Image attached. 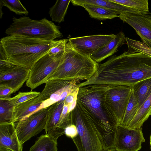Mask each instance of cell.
Masks as SVG:
<instances>
[{
	"label": "cell",
	"mask_w": 151,
	"mask_h": 151,
	"mask_svg": "<svg viewBox=\"0 0 151 151\" xmlns=\"http://www.w3.org/2000/svg\"><path fill=\"white\" fill-rule=\"evenodd\" d=\"M151 78V57L142 52H124L99 64L94 74L79 84V87L93 84L131 87Z\"/></svg>",
	"instance_id": "1"
},
{
	"label": "cell",
	"mask_w": 151,
	"mask_h": 151,
	"mask_svg": "<svg viewBox=\"0 0 151 151\" xmlns=\"http://www.w3.org/2000/svg\"><path fill=\"white\" fill-rule=\"evenodd\" d=\"M110 85H90L79 87L76 107L81 114L94 126L103 149L114 147L119 124L111 115L105 101Z\"/></svg>",
	"instance_id": "2"
},
{
	"label": "cell",
	"mask_w": 151,
	"mask_h": 151,
	"mask_svg": "<svg viewBox=\"0 0 151 151\" xmlns=\"http://www.w3.org/2000/svg\"><path fill=\"white\" fill-rule=\"evenodd\" d=\"M59 41V40H45L13 34L1 38L0 45L8 60L16 65L30 70L35 62Z\"/></svg>",
	"instance_id": "3"
},
{
	"label": "cell",
	"mask_w": 151,
	"mask_h": 151,
	"mask_svg": "<svg viewBox=\"0 0 151 151\" xmlns=\"http://www.w3.org/2000/svg\"><path fill=\"white\" fill-rule=\"evenodd\" d=\"M99 64L89 55L76 50L67 39L60 63L48 80L86 81L94 74Z\"/></svg>",
	"instance_id": "4"
},
{
	"label": "cell",
	"mask_w": 151,
	"mask_h": 151,
	"mask_svg": "<svg viewBox=\"0 0 151 151\" xmlns=\"http://www.w3.org/2000/svg\"><path fill=\"white\" fill-rule=\"evenodd\" d=\"M12 20L5 32L8 35L16 34L45 40H53L63 37L59 27L45 18L38 20L26 16L13 17Z\"/></svg>",
	"instance_id": "5"
},
{
	"label": "cell",
	"mask_w": 151,
	"mask_h": 151,
	"mask_svg": "<svg viewBox=\"0 0 151 151\" xmlns=\"http://www.w3.org/2000/svg\"><path fill=\"white\" fill-rule=\"evenodd\" d=\"M71 114L72 124L76 126L78 132L72 139L78 151H102V144L92 123L81 114L76 106Z\"/></svg>",
	"instance_id": "6"
},
{
	"label": "cell",
	"mask_w": 151,
	"mask_h": 151,
	"mask_svg": "<svg viewBox=\"0 0 151 151\" xmlns=\"http://www.w3.org/2000/svg\"><path fill=\"white\" fill-rule=\"evenodd\" d=\"M64 54L53 56L47 53L39 59L30 70L26 86L32 90L45 83L60 65Z\"/></svg>",
	"instance_id": "7"
},
{
	"label": "cell",
	"mask_w": 151,
	"mask_h": 151,
	"mask_svg": "<svg viewBox=\"0 0 151 151\" xmlns=\"http://www.w3.org/2000/svg\"><path fill=\"white\" fill-rule=\"evenodd\" d=\"M132 92L130 87L110 85L105 96V103L111 115L119 125L123 121Z\"/></svg>",
	"instance_id": "8"
},
{
	"label": "cell",
	"mask_w": 151,
	"mask_h": 151,
	"mask_svg": "<svg viewBox=\"0 0 151 151\" xmlns=\"http://www.w3.org/2000/svg\"><path fill=\"white\" fill-rule=\"evenodd\" d=\"M50 106L14 123L19 139L22 145L45 129Z\"/></svg>",
	"instance_id": "9"
},
{
	"label": "cell",
	"mask_w": 151,
	"mask_h": 151,
	"mask_svg": "<svg viewBox=\"0 0 151 151\" xmlns=\"http://www.w3.org/2000/svg\"><path fill=\"white\" fill-rule=\"evenodd\" d=\"M118 17L132 27L143 42L151 48V12H124L120 14Z\"/></svg>",
	"instance_id": "10"
},
{
	"label": "cell",
	"mask_w": 151,
	"mask_h": 151,
	"mask_svg": "<svg viewBox=\"0 0 151 151\" xmlns=\"http://www.w3.org/2000/svg\"><path fill=\"white\" fill-rule=\"evenodd\" d=\"M145 141L142 128L132 129L119 125L114 147L119 151H138Z\"/></svg>",
	"instance_id": "11"
},
{
	"label": "cell",
	"mask_w": 151,
	"mask_h": 151,
	"mask_svg": "<svg viewBox=\"0 0 151 151\" xmlns=\"http://www.w3.org/2000/svg\"><path fill=\"white\" fill-rule=\"evenodd\" d=\"M115 36L114 34L98 35L71 38L68 40L77 51L90 56L108 43Z\"/></svg>",
	"instance_id": "12"
},
{
	"label": "cell",
	"mask_w": 151,
	"mask_h": 151,
	"mask_svg": "<svg viewBox=\"0 0 151 151\" xmlns=\"http://www.w3.org/2000/svg\"><path fill=\"white\" fill-rule=\"evenodd\" d=\"M73 81L52 79L47 81L45 87L37 97L43 102L45 108L60 101L61 96L67 86Z\"/></svg>",
	"instance_id": "13"
},
{
	"label": "cell",
	"mask_w": 151,
	"mask_h": 151,
	"mask_svg": "<svg viewBox=\"0 0 151 151\" xmlns=\"http://www.w3.org/2000/svg\"><path fill=\"white\" fill-rule=\"evenodd\" d=\"M30 70L15 65L4 70H0V85L12 88L14 93L18 91L27 81Z\"/></svg>",
	"instance_id": "14"
},
{
	"label": "cell",
	"mask_w": 151,
	"mask_h": 151,
	"mask_svg": "<svg viewBox=\"0 0 151 151\" xmlns=\"http://www.w3.org/2000/svg\"><path fill=\"white\" fill-rule=\"evenodd\" d=\"M0 146L14 151H22L13 123L0 124Z\"/></svg>",
	"instance_id": "15"
},
{
	"label": "cell",
	"mask_w": 151,
	"mask_h": 151,
	"mask_svg": "<svg viewBox=\"0 0 151 151\" xmlns=\"http://www.w3.org/2000/svg\"><path fill=\"white\" fill-rule=\"evenodd\" d=\"M126 37L120 32L108 43L91 55L90 57L97 63H99L116 52L118 48L125 44Z\"/></svg>",
	"instance_id": "16"
},
{
	"label": "cell",
	"mask_w": 151,
	"mask_h": 151,
	"mask_svg": "<svg viewBox=\"0 0 151 151\" xmlns=\"http://www.w3.org/2000/svg\"><path fill=\"white\" fill-rule=\"evenodd\" d=\"M43 102L36 97L14 106L12 122L15 123L40 110Z\"/></svg>",
	"instance_id": "17"
},
{
	"label": "cell",
	"mask_w": 151,
	"mask_h": 151,
	"mask_svg": "<svg viewBox=\"0 0 151 151\" xmlns=\"http://www.w3.org/2000/svg\"><path fill=\"white\" fill-rule=\"evenodd\" d=\"M64 105V101L57 102L50 106L48 111L45 129V134L55 140L56 130Z\"/></svg>",
	"instance_id": "18"
},
{
	"label": "cell",
	"mask_w": 151,
	"mask_h": 151,
	"mask_svg": "<svg viewBox=\"0 0 151 151\" xmlns=\"http://www.w3.org/2000/svg\"><path fill=\"white\" fill-rule=\"evenodd\" d=\"M71 2L75 6H80L82 4H89L102 6L116 11L119 14L124 12L135 13H145L138 12L111 1L110 0H71Z\"/></svg>",
	"instance_id": "19"
},
{
	"label": "cell",
	"mask_w": 151,
	"mask_h": 151,
	"mask_svg": "<svg viewBox=\"0 0 151 151\" xmlns=\"http://www.w3.org/2000/svg\"><path fill=\"white\" fill-rule=\"evenodd\" d=\"M130 87L139 109L151 93V78L140 81Z\"/></svg>",
	"instance_id": "20"
},
{
	"label": "cell",
	"mask_w": 151,
	"mask_h": 151,
	"mask_svg": "<svg viewBox=\"0 0 151 151\" xmlns=\"http://www.w3.org/2000/svg\"><path fill=\"white\" fill-rule=\"evenodd\" d=\"M80 6L85 8L91 17L100 20L112 19L119 14L116 11L96 5L84 4Z\"/></svg>",
	"instance_id": "21"
},
{
	"label": "cell",
	"mask_w": 151,
	"mask_h": 151,
	"mask_svg": "<svg viewBox=\"0 0 151 151\" xmlns=\"http://www.w3.org/2000/svg\"><path fill=\"white\" fill-rule=\"evenodd\" d=\"M151 112V93L138 109L137 113L127 128L139 129L150 115Z\"/></svg>",
	"instance_id": "22"
},
{
	"label": "cell",
	"mask_w": 151,
	"mask_h": 151,
	"mask_svg": "<svg viewBox=\"0 0 151 151\" xmlns=\"http://www.w3.org/2000/svg\"><path fill=\"white\" fill-rule=\"evenodd\" d=\"M71 0H58L49 9V14L52 21L59 24L64 21Z\"/></svg>",
	"instance_id": "23"
},
{
	"label": "cell",
	"mask_w": 151,
	"mask_h": 151,
	"mask_svg": "<svg viewBox=\"0 0 151 151\" xmlns=\"http://www.w3.org/2000/svg\"><path fill=\"white\" fill-rule=\"evenodd\" d=\"M57 141L47 134L42 135L29 151H58Z\"/></svg>",
	"instance_id": "24"
},
{
	"label": "cell",
	"mask_w": 151,
	"mask_h": 151,
	"mask_svg": "<svg viewBox=\"0 0 151 151\" xmlns=\"http://www.w3.org/2000/svg\"><path fill=\"white\" fill-rule=\"evenodd\" d=\"M14 107L7 99H0V124L13 123Z\"/></svg>",
	"instance_id": "25"
},
{
	"label": "cell",
	"mask_w": 151,
	"mask_h": 151,
	"mask_svg": "<svg viewBox=\"0 0 151 151\" xmlns=\"http://www.w3.org/2000/svg\"><path fill=\"white\" fill-rule=\"evenodd\" d=\"M138 109V104L132 91L123 119L119 125L127 127L136 115Z\"/></svg>",
	"instance_id": "26"
},
{
	"label": "cell",
	"mask_w": 151,
	"mask_h": 151,
	"mask_svg": "<svg viewBox=\"0 0 151 151\" xmlns=\"http://www.w3.org/2000/svg\"><path fill=\"white\" fill-rule=\"evenodd\" d=\"M111 1L141 12H149L147 0H110Z\"/></svg>",
	"instance_id": "27"
},
{
	"label": "cell",
	"mask_w": 151,
	"mask_h": 151,
	"mask_svg": "<svg viewBox=\"0 0 151 151\" xmlns=\"http://www.w3.org/2000/svg\"><path fill=\"white\" fill-rule=\"evenodd\" d=\"M40 92L37 91L19 92L15 96L7 99L14 106L37 97Z\"/></svg>",
	"instance_id": "28"
},
{
	"label": "cell",
	"mask_w": 151,
	"mask_h": 151,
	"mask_svg": "<svg viewBox=\"0 0 151 151\" xmlns=\"http://www.w3.org/2000/svg\"><path fill=\"white\" fill-rule=\"evenodd\" d=\"M3 6L8 8L11 11L19 15L29 14L28 11L19 0H1Z\"/></svg>",
	"instance_id": "29"
},
{
	"label": "cell",
	"mask_w": 151,
	"mask_h": 151,
	"mask_svg": "<svg viewBox=\"0 0 151 151\" xmlns=\"http://www.w3.org/2000/svg\"><path fill=\"white\" fill-rule=\"evenodd\" d=\"M67 39L59 40L58 42L51 48L47 54L50 56H55L63 54L64 53Z\"/></svg>",
	"instance_id": "30"
},
{
	"label": "cell",
	"mask_w": 151,
	"mask_h": 151,
	"mask_svg": "<svg viewBox=\"0 0 151 151\" xmlns=\"http://www.w3.org/2000/svg\"><path fill=\"white\" fill-rule=\"evenodd\" d=\"M14 93V90L10 87L4 85H0V99L9 98Z\"/></svg>",
	"instance_id": "31"
},
{
	"label": "cell",
	"mask_w": 151,
	"mask_h": 151,
	"mask_svg": "<svg viewBox=\"0 0 151 151\" xmlns=\"http://www.w3.org/2000/svg\"><path fill=\"white\" fill-rule=\"evenodd\" d=\"M79 89V87L68 94L64 101V104L69 106L75 101L77 100V96Z\"/></svg>",
	"instance_id": "32"
},
{
	"label": "cell",
	"mask_w": 151,
	"mask_h": 151,
	"mask_svg": "<svg viewBox=\"0 0 151 151\" xmlns=\"http://www.w3.org/2000/svg\"><path fill=\"white\" fill-rule=\"evenodd\" d=\"M65 134L72 139L76 137L78 134L76 126L72 124L68 126L65 129Z\"/></svg>",
	"instance_id": "33"
},
{
	"label": "cell",
	"mask_w": 151,
	"mask_h": 151,
	"mask_svg": "<svg viewBox=\"0 0 151 151\" xmlns=\"http://www.w3.org/2000/svg\"><path fill=\"white\" fill-rule=\"evenodd\" d=\"M0 19H1L2 17V15L3 14V12L2 11V8L3 5L2 3L1 0H0Z\"/></svg>",
	"instance_id": "34"
},
{
	"label": "cell",
	"mask_w": 151,
	"mask_h": 151,
	"mask_svg": "<svg viewBox=\"0 0 151 151\" xmlns=\"http://www.w3.org/2000/svg\"><path fill=\"white\" fill-rule=\"evenodd\" d=\"M102 151H119L116 149L114 147L106 149H103Z\"/></svg>",
	"instance_id": "35"
},
{
	"label": "cell",
	"mask_w": 151,
	"mask_h": 151,
	"mask_svg": "<svg viewBox=\"0 0 151 151\" xmlns=\"http://www.w3.org/2000/svg\"><path fill=\"white\" fill-rule=\"evenodd\" d=\"M0 151H14L11 150L0 146Z\"/></svg>",
	"instance_id": "36"
},
{
	"label": "cell",
	"mask_w": 151,
	"mask_h": 151,
	"mask_svg": "<svg viewBox=\"0 0 151 151\" xmlns=\"http://www.w3.org/2000/svg\"><path fill=\"white\" fill-rule=\"evenodd\" d=\"M150 149L151 150V133L150 136Z\"/></svg>",
	"instance_id": "37"
},
{
	"label": "cell",
	"mask_w": 151,
	"mask_h": 151,
	"mask_svg": "<svg viewBox=\"0 0 151 151\" xmlns=\"http://www.w3.org/2000/svg\"><path fill=\"white\" fill-rule=\"evenodd\" d=\"M150 115H151V113H150Z\"/></svg>",
	"instance_id": "38"
}]
</instances>
